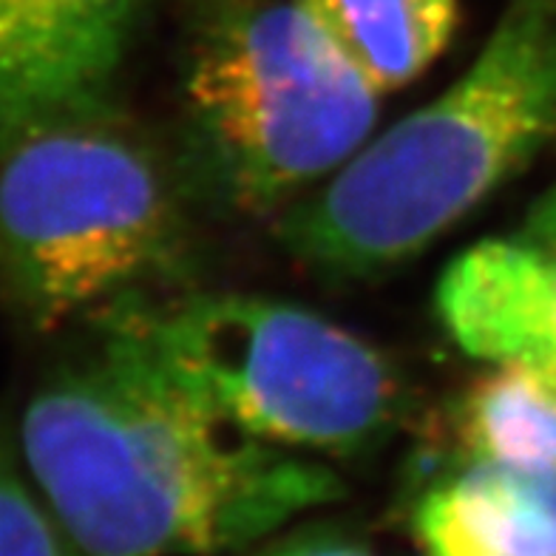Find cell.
Masks as SVG:
<instances>
[{
  "label": "cell",
  "mask_w": 556,
  "mask_h": 556,
  "mask_svg": "<svg viewBox=\"0 0 556 556\" xmlns=\"http://www.w3.org/2000/svg\"><path fill=\"white\" fill-rule=\"evenodd\" d=\"M21 446L77 556L253 548L344 494L330 466L242 432L105 336L31 395Z\"/></svg>",
  "instance_id": "obj_1"
},
{
  "label": "cell",
  "mask_w": 556,
  "mask_h": 556,
  "mask_svg": "<svg viewBox=\"0 0 556 556\" xmlns=\"http://www.w3.org/2000/svg\"><path fill=\"white\" fill-rule=\"evenodd\" d=\"M556 139V0H514L483 52L278 222L287 253L332 278L420 256Z\"/></svg>",
  "instance_id": "obj_2"
},
{
  "label": "cell",
  "mask_w": 556,
  "mask_h": 556,
  "mask_svg": "<svg viewBox=\"0 0 556 556\" xmlns=\"http://www.w3.org/2000/svg\"><path fill=\"white\" fill-rule=\"evenodd\" d=\"M179 242L165 162L109 103L0 139V287L37 332L131 299Z\"/></svg>",
  "instance_id": "obj_3"
},
{
  "label": "cell",
  "mask_w": 556,
  "mask_h": 556,
  "mask_svg": "<svg viewBox=\"0 0 556 556\" xmlns=\"http://www.w3.org/2000/svg\"><path fill=\"white\" fill-rule=\"evenodd\" d=\"M100 321L105 338L185 395L273 446L358 454L403 412L401 375L387 355L299 304L244 293L168 304L131 295Z\"/></svg>",
  "instance_id": "obj_4"
},
{
  "label": "cell",
  "mask_w": 556,
  "mask_h": 556,
  "mask_svg": "<svg viewBox=\"0 0 556 556\" xmlns=\"http://www.w3.org/2000/svg\"><path fill=\"white\" fill-rule=\"evenodd\" d=\"M202 170L230 205L273 211L369 142L378 94L299 0H244L202 35L185 83Z\"/></svg>",
  "instance_id": "obj_5"
},
{
  "label": "cell",
  "mask_w": 556,
  "mask_h": 556,
  "mask_svg": "<svg viewBox=\"0 0 556 556\" xmlns=\"http://www.w3.org/2000/svg\"><path fill=\"white\" fill-rule=\"evenodd\" d=\"M434 309L471 358L520 361L556 375V185L517 233L471 244L448 262Z\"/></svg>",
  "instance_id": "obj_6"
},
{
  "label": "cell",
  "mask_w": 556,
  "mask_h": 556,
  "mask_svg": "<svg viewBox=\"0 0 556 556\" xmlns=\"http://www.w3.org/2000/svg\"><path fill=\"white\" fill-rule=\"evenodd\" d=\"M142 0H0V139L109 103Z\"/></svg>",
  "instance_id": "obj_7"
},
{
  "label": "cell",
  "mask_w": 556,
  "mask_h": 556,
  "mask_svg": "<svg viewBox=\"0 0 556 556\" xmlns=\"http://www.w3.org/2000/svg\"><path fill=\"white\" fill-rule=\"evenodd\" d=\"M412 528L426 556H556V469L460 466L426 491Z\"/></svg>",
  "instance_id": "obj_8"
},
{
  "label": "cell",
  "mask_w": 556,
  "mask_h": 556,
  "mask_svg": "<svg viewBox=\"0 0 556 556\" xmlns=\"http://www.w3.org/2000/svg\"><path fill=\"white\" fill-rule=\"evenodd\" d=\"M440 438L460 466L556 469V375L520 361L485 364L452 397Z\"/></svg>",
  "instance_id": "obj_9"
},
{
  "label": "cell",
  "mask_w": 556,
  "mask_h": 556,
  "mask_svg": "<svg viewBox=\"0 0 556 556\" xmlns=\"http://www.w3.org/2000/svg\"><path fill=\"white\" fill-rule=\"evenodd\" d=\"M375 94L415 83L452 43L457 0H299Z\"/></svg>",
  "instance_id": "obj_10"
},
{
  "label": "cell",
  "mask_w": 556,
  "mask_h": 556,
  "mask_svg": "<svg viewBox=\"0 0 556 556\" xmlns=\"http://www.w3.org/2000/svg\"><path fill=\"white\" fill-rule=\"evenodd\" d=\"M250 556H375L372 548L336 528H304Z\"/></svg>",
  "instance_id": "obj_11"
},
{
  "label": "cell",
  "mask_w": 556,
  "mask_h": 556,
  "mask_svg": "<svg viewBox=\"0 0 556 556\" xmlns=\"http://www.w3.org/2000/svg\"><path fill=\"white\" fill-rule=\"evenodd\" d=\"M17 463L12 460V454H9V448H7V443H3V440H0V485H3V480H7V475L12 469H15Z\"/></svg>",
  "instance_id": "obj_12"
}]
</instances>
